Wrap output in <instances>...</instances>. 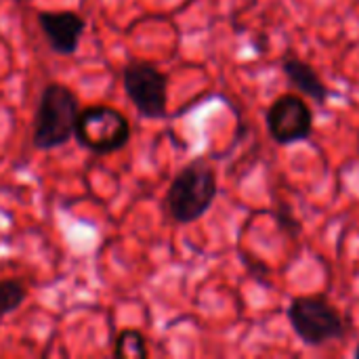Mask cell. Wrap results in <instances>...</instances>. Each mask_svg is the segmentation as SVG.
I'll list each match as a JSON object with an SVG mask.
<instances>
[{
    "label": "cell",
    "mask_w": 359,
    "mask_h": 359,
    "mask_svg": "<svg viewBox=\"0 0 359 359\" xmlns=\"http://www.w3.org/2000/svg\"><path fill=\"white\" fill-rule=\"evenodd\" d=\"M217 196L219 181L215 168L204 158H196L175 175L166 191V210L175 223L191 225L212 208Z\"/></svg>",
    "instance_id": "1"
},
{
    "label": "cell",
    "mask_w": 359,
    "mask_h": 359,
    "mask_svg": "<svg viewBox=\"0 0 359 359\" xmlns=\"http://www.w3.org/2000/svg\"><path fill=\"white\" fill-rule=\"evenodd\" d=\"M78 114L80 101L69 86L61 82L46 84L34 114L32 145L42 151L65 145L74 137Z\"/></svg>",
    "instance_id": "2"
},
{
    "label": "cell",
    "mask_w": 359,
    "mask_h": 359,
    "mask_svg": "<svg viewBox=\"0 0 359 359\" xmlns=\"http://www.w3.org/2000/svg\"><path fill=\"white\" fill-rule=\"evenodd\" d=\"M286 318L299 341L311 349H320L349 337L347 320L322 294L290 299Z\"/></svg>",
    "instance_id": "3"
},
{
    "label": "cell",
    "mask_w": 359,
    "mask_h": 359,
    "mask_svg": "<svg viewBox=\"0 0 359 359\" xmlns=\"http://www.w3.org/2000/svg\"><path fill=\"white\" fill-rule=\"evenodd\" d=\"M74 137L93 154H114L130 141V122L116 107L90 105L80 109Z\"/></svg>",
    "instance_id": "4"
},
{
    "label": "cell",
    "mask_w": 359,
    "mask_h": 359,
    "mask_svg": "<svg viewBox=\"0 0 359 359\" xmlns=\"http://www.w3.org/2000/svg\"><path fill=\"white\" fill-rule=\"evenodd\" d=\"M122 84L143 118L162 120L168 114V76L149 61H130L122 72Z\"/></svg>",
    "instance_id": "5"
},
{
    "label": "cell",
    "mask_w": 359,
    "mask_h": 359,
    "mask_svg": "<svg viewBox=\"0 0 359 359\" xmlns=\"http://www.w3.org/2000/svg\"><path fill=\"white\" fill-rule=\"evenodd\" d=\"M267 133L278 145L309 141L313 135V111L299 93H284L265 111Z\"/></svg>",
    "instance_id": "6"
},
{
    "label": "cell",
    "mask_w": 359,
    "mask_h": 359,
    "mask_svg": "<svg viewBox=\"0 0 359 359\" xmlns=\"http://www.w3.org/2000/svg\"><path fill=\"white\" fill-rule=\"evenodd\" d=\"M38 25L46 44L57 55H74L80 46V38L86 29V21L74 11H42L38 13Z\"/></svg>",
    "instance_id": "7"
},
{
    "label": "cell",
    "mask_w": 359,
    "mask_h": 359,
    "mask_svg": "<svg viewBox=\"0 0 359 359\" xmlns=\"http://www.w3.org/2000/svg\"><path fill=\"white\" fill-rule=\"evenodd\" d=\"M282 72L288 80V84L303 97H309L311 101H316L318 105H324L330 97H332V90L328 88V84L320 78L318 69L303 61L299 55H284L282 57Z\"/></svg>",
    "instance_id": "8"
},
{
    "label": "cell",
    "mask_w": 359,
    "mask_h": 359,
    "mask_svg": "<svg viewBox=\"0 0 359 359\" xmlns=\"http://www.w3.org/2000/svg\"><path fill=\"white\" fill-rule=\"evenodd\" d=\"M149 355L147 341L139 330H120L114 343V358L118 359H145Z\"/></svg>",
    "instance_id": "9"
},
{
    "label": "cell",
    "mask_w": 359,
    "mask_h": 359,
    "mask_svg": "<svg viewBox=\"0 0 359 359\" xmlns=\"http://www.w3.org/2000/svg\"><path fill=\"white\" fill-rule=\"evenodd\" d=\"M27 297V290L17 280H0V313L8 316L17 311Z\"/></svg>",
    "instance_id": "10"
},
{
    "label": "cell",
    "mask_w": 359,
    "mask_h": 359,
    "mask_svg": "<svg viewBox=\"0 0 359 359\" xmlns=\"http://www.w3.org/2000/svg\"><path fill=\"white\" fill-rule=\"evenodd\" d=\"M273 217H276V223L282 231H286L290 238H299L301 231H303V223L297 219V215L292 212V208L288 204H280V208L276 206L273 210Z\"/></svg>",
    "instance_id": "11"
},
{
    "label": "cell",
    "mask_w": 359,
    "mask_h": 359,
    "mask_svg": "<svg viewBox=\"0 0 359 359\" xmlns=\"http://www.w3.org/2000/svg\"><path fill=\"white\" fill-rule=\"evenodd\" d=\"M353 358L359 359V343H358V345H355V349H353Z\"/></svg>",
    "instance_id": "12"
},
{
    "label": "cell",
    "mask_w": 359,
    "mask_h": 359,
    "mask_svg": "<svg viewBox=\"0 0 359 359\" xmlns=\"http://www.w3.org/2000/svg\"><path fill=\"white\" fill-rule=\"evenodd\" d=\"M2 318H4V316H2V313H0V322H2Z\"/></svg>",
    "instance_id": "13"
}]
</instances>
